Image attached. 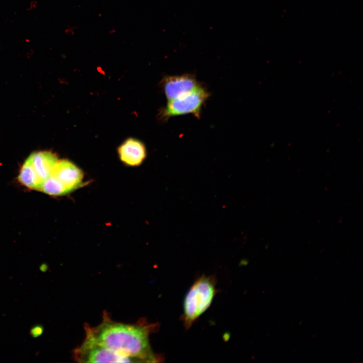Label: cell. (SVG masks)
<instances>
[{"label": "cell", "mask_w": 363, "mask_h": 363, "mask_svg": "<svg viewBox=\"0 0 363 363\" xmlns=\"http://www.w3.org/2000/svg\"><path fill=\"white\" fill-rule=\"evenodd\" d=\"M120 161L126 165L137 166L141 165L146 157L144 144L134 138L126 140L117 148Z\"/></svg>", "instance_id": "8"}, {"label": "cell", "mask_w": 363, "mask_h": 363, "mask_svg": "<svg viewBox=\"0 0 363 363\" xmlns=\"http://www.w3.org/2000/svg\"><path fill=\"white\" fill-rule=\"evenodd\" d=\"M58 161L56 155L49 152L33 153L22 166L18 179L29 189L40 191L43 184L50 176Z\"/></svg>", "instance_id": "4"}, {"label": "cell", "mask_w": 363, "mask_h": 363, "mask_svg": "<svg viewBox=\"0 0 363 363\" xmlns=\"http://www.w3.org/2000/svg\"><path fill=\"white\" fill-rule=\"evenodd\" d=\"M200 84L192 74L170 76L162 81V87L168 100L184 95L197 88Z\"/></svg>", "instance_id": "7"}, {"label": "cell", "mask_w": 363, "mask_h": 363, "mask_svg": "<svg viewBox=\"0 0 363 363\" xmlns=\"http://www.w3.org/2000/svg\"><path fill=\"white\" fill-rule=\"evenodd\" d=\"M73 358L80 362H130L135 361L85 338L73 351Z\"/></svg>", "instance_id": "6"}, {"label": "cell", "mask_w": 363, "mask_h": 363, "mask_svg": "<svg viewBox=\"0 0 363 363\" xmlns=\"http://www.w3.org/2000/svg\"><path fill=\"white\" fill-rule=\"evenodd\" d=\"M84 177L83 171L73 162L66 159L58 160L40 191L53 196L64 195L80 188Z\"/></svg>", "instance_id": "3"}, {"label": "cell", "mask_w": 363, "mask_h": 363, "mask_svg": "<svg viewBox=\"0 0 363 363\" xmlns=\"http://www.w3.org/2000/svg\"><path fill=\"white\" fill-rule=\"evenodd\" d=\"M43 329L40 326H36L33 327L31 331V335L34 337H37L41 335L43 332Z\"/></svg>", "instance_id": "9"}, {"label": "cell", "mask_w": 363, "mask_h": 363, "mask_svg": "<svg viewBox=\"0 0 363 363\" xmlns=\"http://www.w3.org/2000/svg\"><path fill=\"white\" fill-rule=\"evenodd\" d=\"M158 328L157 323H149L145 320L135 324L115 322L104 313L102 321L98 325H85V338L135 362H157L162 358L153 352L149 337Z\"/></svg>", "instance_id": "1"}, {"label": "cell", "mask_w": 363, "mask_h": 363, "mask_svg": "<svg viewBox=\"0 0 363 363\" xmlns=\"http://www.w3.org/2000/svg\"><path fill=\"white\" fill-rule=\"evenodd\" d=\"M209 96L208 92L200 85L191 92L168 100L161 111L160 117L166 119L175 116L192 114L199 117L202 106Z\"/></svg>", "instance_id": "5"}, {"label": "cell", "mask_w": 363, "mask_h": 363, "mask_svg": "<svg viewBox=\"0 0 363 363\" xmlns=\"http://www.w3.org/2000/svg\"><path fill=\"white\" fill-rule=\"evenodd\" d=\"M217 292L213 276L202 275L196 279L183 302L182 320L187 330L209 308Z\"/></svg>", "instance_id": "2"}]
</instances>
